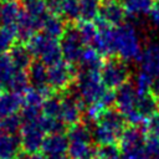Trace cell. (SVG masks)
I'll return each mask as SVG.
<instances>
[{
  "label": "cell",
  "instance_id": "4dcf8cb0",
  "mask_svg": "<svg viewBox=\"0 0 159 159\" xmlns=\"http://www.w3.org/2000/svg\"><path fill=\"white\" fill-rule=\"evenodd\" d=\"M39 124L45 130V133H48V134H52V133H63L66 130V128H67L66 124L61 119L46 117L43 114L39 118Z\"/></svg>",
  "mask_w": 159,
  "mask_h": 159
},
{
  "label": "cell",
  "instance_id": "277c9868",
  "mask_svg": "<svg viewBox=\"0 0 159 159\" xmlns=\"http://www.w3.org/2000/svg\"><path fill=\"white\" fill-rule=\"evenodd\" d=\"M27 47L32 56L37 57L47 67L63 60L61 42L57 39L50 37L43 32L36 34L29 42Z\"/></svg>",
  "mask_w": 159,
  "mask_h": 159
},
{
  "label": "cell",
  "instance_id": "d6a6232c",
  "mask_svg": "<svg viewBox=\"0 0 159 159\" xmlns=\"http://www.w3.org/2000/svg\"><path fill=\"white\" fill-rule=\"evenodd\" d=\"M60 15L70 21L80 19V0H61Z\"/></svg>",
  "mask_w": 159,
  "mask_h": 159
},
{
  "label": "cell",
  "instance_id": "ab89813d",
  "mask_svg": "<svg viewBox=\"0 0 159 159\" xmlns=\"http://www.w3.org/2000/svg\"><path fill=\"white\" fill-rule=\"evenodd\" d=\"M20 159H46V157L40 153H31V154L25 153L24 155L20 157Z\"/></svg>",
  "mask_w": 159,
  "mask_h": 159
},
{
  "label": "cell",
  "instance_id": "4316f807",
  "mask_svg": "<svg viewBox=\"0 0 159 159\" xmlns=\"http://www.w3.org/2000/svg\"><path fill=\"white\" fill-rule=\"evenodd\" d=\"M76 27L78 30L80 37L83 41V43L87 46H93L98 36V26L92 21L81 20L80 22L76 24Z\"/></svg>",
  "mask_w": 159,
  "mask_h": 159
},
{
  "label": "cell",
  "instance_id": "f35d334b",
  "mask_svg": "<svg viewBox=\"0 0 159 159\" xmlns=\"http://www.w3.org/2000/svg\"><path fill=\"white\" fill-rule=\"evenodd\" d=\"M150 93L159 101V75L155 76V77H153V83H152Z\"/></svg>",
  "mask_w": 159,
  "mask_h": 159
},
{
  "label": "cell",
  "instance_id": "d6986e66",
  "mask_svg": "<svg viewBox=\"0 0 159 159\" xmlns=\"http://www.w3.org/2000/svg\"><path fill=\"white\" fill-rule=\"evenodd\" d=\"M145 137H147L145 133L139 127L129 125L124 129V132L119 139V148H120V150H127V149L142 147V145H144Z\"/></svg>",
  "mask_w": 159,
  "mask_h": 159
},
{
  "label": "cell",
  "instance_id": "cb8c5ba5",
  "mask_svg": "<svg viewBox=\"0 0 159 159\" xmlns=\"http://www.w3.org/2000/svg\"><path fill=\"white\" fill-rule=\"evenodd\" d=\"M80 66L82 70H101L103 62H102V55L92 46H86L81 58H80Z\"/></svg>",
  "mask_w": 159,
  "mask_h": 159
},
{
  "label": "cell",
  "instance_id": "4fadbf2b",
  "mask_svg": "<svg viewBox=\"0 0 159 159\" xmlns=\"http://www.w3.org/2000/svg\"><path fill=\"white\" fill-rule=\"evenodd\" d=\"M68 150V138L63 133H52L45 137L42 144V154L45 157L62 155Z\"/></svg>",
  "mask_w": 159,
  "mask_h": 159
},
{
  "label": "cell",
  "instance_id": "7402d4cb",
  "mask_svg": "<svg viewBox=\"0 0 159 159\" xmlns=\"http://www.w3.org/2000/svg\"><path fill=\"white\" fill-rule=\"evenodd\" d=\"M125 14L132 17H143L150 14L153 0H122Z\"/></svg>",
  "mask_w": 159,
  "mask_h": 159
},
{
  "label": "cell",
  "instance_id": "484cf974",
  "mask_svg": "<svg viewBox=\"0 0 159 159\" xmlns=\"http://www.w3.org/2000/svg\"><path fill=\"white\" fill-rule=\"evenodd\" d=\"M102 4V0H80V19L93 22L99 17Z\"/></svg>",
  "mask_w": 159,
  "mask_h": 159
},
{
  "label": "cell",
  "instance_id": "f1b7e54d",
  "mask_svg": "<svg viewBox=\"0 0 159 159\" xmlns=\"http://www.w3.org/2000/svg\"><path fill=\"white\" fill-rule=\"evenodd\" d=\"M30 80H29V75L24 71V70H16L7 84V88L12 92L24 94L30 87Z\"/></svg>",
  "mask_w": 159,
  "mask_h": 159
},
{
  "label": "cell",
  "instance_id": "ffe728a7",
  "mask_svg": "<svg viewBox=\"0 0 159 159\" xmlns=\"http://www.w3.org/2000/svg\"><path fill=\"white\" fill-rule=\"evenodd\" d=\"M66 27H67V25H66L63 17L61 15L50 12L45 17L41 30L47 36L57 39V40H61V37L63 36V34L66 31Z\"/></svg>",
  "mask_w": 159,
  "mask_h": 159
},
{
  "label": "cell",
  "instance_id": "836d02e7",
  "mask_svg": "<svg viewBox=\"0 0 159 159\" xmlns=\"http://www.w3.org/2000/svg\"><path fill=\"white\" fill-rule=\"evenodd\" d=\"M15 71H16V68H15L9 53L0 55V81L6 86V88H7V84H9Z\"/></svg>",
  "mask_w": 159,
  "mask_h": 159
},
{
  "label": "cell",
  "instance_id": "f6af8a7d",
  "mask_svg": "<svg viewBox=\"0 0 159 159\" xmlns=\"http://www.w3.org/2000/svg\"><path fill=\"white\" fill-rule=\"evenodd\" d=\"M0 9H1V4H0Z\"/></svg>",
  "mask_w": 159,
  "mask_h": 159
},
{
  "label": "cell",
  "instance_id": "6da1fadb",
  "mask_svg": "<svg viewBox=\"0 0 159 159\" xmlns=\"http://www.w3.org/2000/svg\"><path fill=\"white\" fill-rule=\"evenodd\" d=\"M125 118L118 109L108 108L94 123L92 129L93 140L98 145L116 144L119 142L125 127Z\"/></svg>",
  "mask_w": 159,
  "mask_h": 159
},
{
  "label": "cell",
  "instance_id": "e575fe53",
  "mask_svg": "<svg viewBox=\"0 0 159 159\" xmlns=\"http://www.w3.org/2000/svg\"><path fill=\"white\" fill-rule=\"evenodd\" d=\"M152 83H153V77L150 75H148L144 71H139L135 76L134 80V87L138 94H145V93H150V88H152Z\"/></svg>",
  "mask_w": 159,
  "mask_h": 159
},
{
  "label": "cell",
  "instance_id": "b9f144b4",
  "mask_svg": "<svg viewBox=\"0 0 159 159\" xmlns=\"http://www.w3.org/2000/svg\"><path fill=\"white\" fill-rule=\"evenodd\" d=\"M4 1H12V0H4Z\"/></svg>",
  "mask_w": 159,
  "mask_h": 159
},
{
  "label": "cell",
  "instance_id": "ba28073f",
  "mask_svg": "<svg viewBox=\"0 0 159 159\" xmlns=\"http://www.w3.org/2000/svg\"><path fill=\"white\" fill-rule=\"evenodd\" d=\"M45 130L36 122H24L22 128L20 130V140L21 148L25 153H39L42 149V144L45 140Z\"/></svg>",
  "mask_w": 159,
  "mask_h": 159
},
{
  "label": "cell",
  "instance_id": "9c48e42d",
  "mask_svg": "<svg viewBox=\"0 0 159 159\" xmlns=\"http://www.w3.org/2000/svg\"><path fill=\"white\" fill-rule=\"evenodd\" d=\"M83 102L77 96L76 92L67 93L62 97V106L60 119L66 124V127H72L75 124L81 123V118L83 114Z\"/></svg>",
  "mask_w": 159,
  "mask_h": 159
},
{
  "label": "cell",
  "instance_id": "1f68e13d",
  "mask_svg": "<svg viewBox=\"0 0 159 159\" xmlns=\"http://www.w3.org/2000/svg\"><path fill=\"white\" fill-rule=\"evenodd\" d=\"M17 40V32L16 29L0 26V55L5 53L6 51H10L15 41Z\"/></svg>",
  "mask_w": 159,
  "mask_h": 159
},
{
  "label": "cell",
  "instance_id": "9a60e30c",
  "mask_svg": "<svg viewBox=\"0 0 159 159\" xmlns=\"http://www.w3.org/2000/svg\"><path fill=\"white\" fill-rule=\"evenodd\" d=\"M21 14H22V7L16 0L4 1L0 9V26L16 29Z\"/></svg>",
  "mask_w": 159,
  "mask_h": 159
},
{
  "label": "cell",
  "instance_id": "7a4b0ae2",
  "mask_svg": "<svg viewBox=\"0 0 159 159\" xmlns=\"http://www.w3.org/2000/svg\"><path fill=\"white\" fill-rule=\"evenodd\" d=\"M142 45L135 29L123 24L113 30V55L123 61H139Z\"/></svg>",
  "mask_w": 159,
  "mask_h": 159
},
{
  "label": "cell",
  "instance_id": "7dc6e473",
  "mask_svg": "<svg viewBox=\"0 0 159 159\" xmlns=\"http://www.w3.org/2000/svg\"><path fill=\"white\" fill-rule=\"evenodd\" d=\"M157 1H159V0H157Z\"/></svg>",
  "mask_w": 159,
  "mask_h": 159
},
{
  "label": "cell",
  "instance_id": "d4e9b609",
  "mask_svg": "<svg viewBox=\"0 0 159 159\" xmlns=\"http://www.w3.org/2000/svg\"><path fill=\"white\" fill-rule=\"evenodd\" d=\"M137 111L147 119L153 114H155L157 112H159V101L152 93L138 94Z\"/></svg>",
  "mask_w": 159,
  "mask_h": 159
},
{
  "label": "cell",
  "instance_id": "f546056e",
  "mask_svg": "<svg viewBox=\"0 0 159 159\" xmlns=\"http://www.w3.org/2000/svg\"><path fill=\"white\" fill-rule=\"evenodd\" d=\"M61 106H62V97L57 94H51L47 97L42 104V114L51 118H58L61 113Z\"/></svg>",
  "mask_w": 159,
  "mask_h": 159
},
{
  "label": "cell",
  "instance_id": "5bb4252c",
  "mask_svg": "<svg viewBox=\"0 0 159 159\" xmlns=\"http://www.w3.org/2000/svg\"><path fill=\"white\" fill-rule=\"evenodd\" d=\"M24 106V96L12 91L0 93V118L16 114Z\"/></svg>",
  "mask_w": 159,
  "mask_h": 159
},
{
  "label": "cell",
  "instance_id": "60d3db41",
  "mask_svg": "<svg viewBox=\"0 0 159 159\" xmlns=\"http://www.w3.org/2000/svg\"><path fill=\"white\" fill-rule=\"evenodd\" d=\"M46 159H70V157H67L66 154H62V155H52V157H46Z\"/></svg>",
  "mask_w": 159,
  "mask_h": 159
},
{
  "label": "cell",
  "instance_id": "8d00e7d4",
  "mask_svg": "<svg viewBox=\"0 0 159 159\" xmlns=\"http://www.w3.org/2000/svg\"><path fill=\"white\" fill-rule=\"evenodd\" d=\"M144 127H145V130L148 134L159 137V112H157L152 117L147 118Z\"/></svg>",
  "mask_w": 159,
  "mask_h": 159
},
{
  "label": "cell",
  "instance_id": "603a6c76",
  "mask_svg": "<svg viewBox=\"0 0 159 159\" xmlns=\"http://www.w3.org/2000/svg\"><path fill=\"white\" fill-rule=\"evenodd\" d=\"M68 157L71 159H87L96 154L92 142L84 140H68Z\"/></svg>",
  "mask_w": 159,
  "mask_h": 159
},
{
  "label": "cell",
  "instance_id": "8fae6325",
  "mask_svg": "<svg viewBox=\"0 0 159 159\" xmlns=\"http://www.w3.org/2000/svg\"><path fill=\"white\" fill-rule=\"evenodd\" d=\"M125 16H127L125 10L119 1L106 0L102 4V9L99 12V20L103 21L104 24L112 27H118L124 24Z\"/></svg>",
  "mask_w": 159,
  "mask_h": 159
},
{
  "label": "cell",
  "instance_id": "ac0fdd59",
  "mask_svg": "<svg viewBox=\"0 0 159 159\" xmlns=\"http://www.w3.org/2000/svg\"><path fill=\"white\" fill-rule=\"evenodd\" d=\"M30 84L34 88H46L48 86V67L40 60L34 61L27 68Z\"/></svg>",
  "mask_w": 159,
  "mask_h": 159
},
{
  "label": "cell",
  "instance_id": "83f0119b",
  "mask_svg": "<svg viewBox=\"0 0 159 159\" xmlns=\"http://www.w3.org/2000/svg\"><path fill=\"white\" fill-rule=\"evenodd\" d=\"M24 124L21 114H11L4 118H0V133L16 135L17 132L21 130Z\"/></svg>",
  "mask_w": 159,
  "mask_h": 159
},
{
  "label": "cell",
  "instance_id": "74e56055",
  "mask_svg": "<svg viewBox=\"0 0 159 159\" xmlns=\"http://www.w3.org/2000/svg\"><path fill=\"white\" fill-rule=\"evenodd\" d=\"M149 17L152 20V22L155 25V26H159V1H157L153 7H152V11L149 14Z\"/></svg>",
  "mask_w": 159,
  "mask_h": 159
},
{
  "label": "cell",
  "instance_id": "2e32d148",
  "mask_svg": "<svg viewBox=\"0 0 159 159\" xmlns=\"http://www.w3.org/2000/svg\"><path fill=\"white\" fill-rule=\"evenodd\" d=\"M21 150L20 135L0 133V159H16Z\"/></svg>",
  "mask_w": 159,
  "mask_h": 159
},
{
  "label": "cell",
  "instance_id": "3957f363",
  "mask_svg": "<svg viewBox=\"0 0 159 159\" xmlns=\"http://www.w3.org/2000/svg\"><path fill=\"white\" fill-rule=\"evenodd\" d=\"M76 82L75 92L87 106L101 101L108 89L102 82L99 70H81Z\"/></svg>",
  "mask_w": 159,
  "mask_h": 159
},
{
  "label": "cell",
  "instance_id": "d590c367",
  "mask_svg": "<svg viewBox=\"0 0 159 159\" xmlns=\"http://www.w3.org/2000/svg\"><path fill=\"white\" fill-rule=\"evenodd\" d=\"M144 147H145V150L148 152V154H149L152 158L159 157V137L148 134V135L145 137Z\"/></svg>",
  "mask_w": 159,
  "mask_h": 159
},
{
  "label": "cell",
  "instance_id": "44dd1931",
  "mask_svg": "<svg viewBox=\"0 0 159 159\" xmlns=\"http://www.w3.org/2000/svg\"><path fill=\"white\" fill-rule=\"evenodd\" d=\"M20 5L22 7V11L27 16L32 17L34 20L41 24L50 12L45 0H21Z\"/></svg>",
  "mask_w": 159,
  "mask_h": 159
},
{
  "label": "cell",
  "instance_id": "8992f818",
  "mask_svg": "<svg viewBox=\"0 0 159 159\" xmlns=\"http://www.w3.org/2000/svg\"><path fill=\"white\" fill-rule=\"evenodd\" d=\"M77 75L75 66L62 60L48 67V86L55 92H66L76 82Z\"/></svg>",
  "mask_w": 159,
  "mask_h": 159
},
{
  "label": "cell",
  "instance_id": "30bf717a",
  "mask_svg": "<svg viewBox=\"0 0 159 159\" xmlns=\"http://www.w3.org/2000/svg\"><path fill=\"white\" fill-rule=\"evenodd\" d=\"M137 99H138V93L135 91L134 84L130 82H127L125 84H123L116 91L114 104L117 109L125 118L127 116L137 111Z\"/></svg>",
  "mask_w": 159,
  "mask_h": 159
},
{
  "label": "cell",
  "instance_id": "7bdbcfd3",
  "mask_svg": "<svg viewBox=\"0 0 159 159\" xmlns=\"http://www.w3.org/2000/svg\"><path fill=\"white\" fill-rule=\"evenodd\" d=\"M154 159H159V157H157V158H154Z\"/></svg>",
  "mask_w": 159,
  "mask_h": 159
},
{
  "label": "cell",
  "instance_id": "e0dca14e",
  "mask_svg": "<svg viewBox=\"0 0 159 159\" xmlns=\"http://www.w3.org/2000/svg\"><path fill=\"white\" fill-rule=\"evenodd\" d=\"M9 56H10V58H11L16 70H24L25 71L34 62L31 51L29 50L27 45H25L22 42L14 43L12 47L10 48V51H9Z\"/></svg>",
  "mask_w": 159,
  "mask_h": 159
},
{
  "label": "cell",
  "instance_id": "ee69618b",
  "mask_svg": "<svg viewBox=\"0 0 159 159\" xmlns=\"http://www.w3.org/2000/svg\"><path fill=\"white\" fill-rule=\"evenodd\" d=\"M87 159H93V158H87ZM96 159H97V158H96Z\"/></svg>",
  "mask_w": 159,
  "mask_h": 159
},
{
  "label": "cell",
  "instance_id": "52a82bcc",
  "mask_svg": "<svg viewBox=\"0 0 159 159\" xmlns=\"http://www.w3.org/2000/svg\"><path fill=\"white\" fill-rule=\"evenodd\" d=\"M60 42H61L63 60L71 65L78 63L86 46L80 37L76 25H67L66 31L61 37Z\"/></svg>",
  "mask_w": 159,
  "mask_h": 159
},
{
  "label": "cell",
  "instance_id": "7c38bea8",
  "mask_svg": "<svg viewBox=\"0 0 159 159\" xmlns=\"http://www.w3.org/2000/svg\"><path fill=\"white\" fill-rule=\"evenodd\" d=\"M140 70L155 77L159 75V43L153 42L147 45L140 55L139 58Z\"/></svg>",
  "mask_w": 159,
  "mask_h": 159
},
{
  "label": "cell",
  "instance_id": "5b68a950",
  "mask_svg": "<svg viewBox=\"0 0 159 159\" xmlns=\"http://www.w3.org/2000/svg\"><path fill=\"white\" fill-rule=\"evenodd\" d=\"M101 78L103 84L108 89H118L127 82H129L130 72L129 68L122 58L113 56L103 62L101 70Z\"/></svg>",
  "mask_w": 159,
  "mask_h": 159
},
{
  "label": "cell",
  "instance_id": "bcb514c9",
  "mask_svg": "<svg viewBox=\"0 0 159 159\" xmlns=\"http://www.w3.org/2000/svg\"><path fill=\"white\" fill-rule=\"evenodd\" d=\"M117 1H119V0H117Z\"/></svg>",
  "mask_w": 159,
  "mask_h": 159
}]
</instances>
